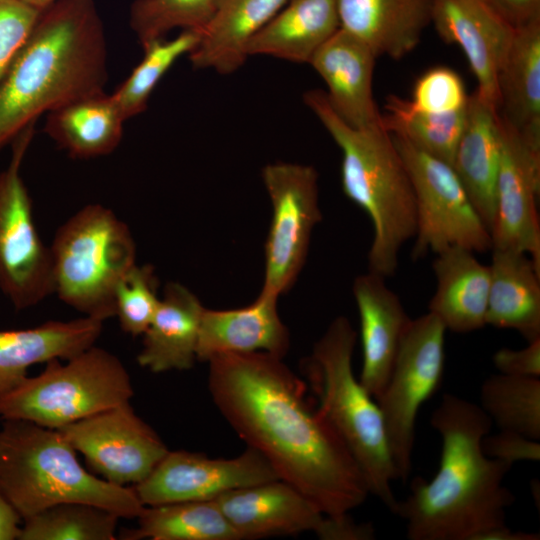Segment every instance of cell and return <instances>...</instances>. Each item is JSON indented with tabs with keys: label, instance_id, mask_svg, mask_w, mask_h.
<instances>
[{
	"label": "cell",
	"instance_id": "cell-1",
	"mask_svg": "<svg viewBox=\"0 0 540 540\" xmlns=\"http://www.w3.org/2000/svg\"><path fill=\"white\" fill-rule=\"evenodd\" d=\"M208 363L215 406L279 479L327 516H343L362 505L370 493L361 469L282 358L265 352L228 353Z\"/></svg>",
	"mask_w": 540,
	"mask_h": 540
},
{
	"label": "cell",
	"instance_id": "cell-2",
	"mask_svg": "<svg viewBox=\"0 0 540 540\" xmlns=\"http://www.w3.org/2000/svg\"><path fill=\"white\" fill-rule=\"evenodd\" d=\"M442 439L439 468L416 477L393 514L406 523L409 540H486L504 529L513 493L503 485L511 465L490 458L482 439L492 421L476 403L446 393L430 417Z\"/></svg>",
	"mask_w": 540,
	"mask_h": 540
},
{
	"label": "cell",
	"instance_id": "cell-3",
	"mask_svg": "<svg viewBox=\"0 0 540 540\" xmlns=\"http://www.w3.org/2000/svg\"><path fill=\"white\" fill-rule=\"evenodd\" d=\"M107 77L94 0H56L41 12L0 84V150L42 114L103 92Z\"/></svg>",
	"mask_w": 540,
	"mask_h": 540
},
{
	"label": "cell",
	"instance_id": "cell-4",
	"mask_svg": "<svg viewBox=\"0 0 540 540\" xmlns=\"http://www.w3.org/2000/svg\"><path fill=\"white\" fill-rule=\"evenodd\" d=\"M303 102L342 152L341 184L347 198L373 225L369 272L393 275L404 244L416 232V199L406 165L384 128H355L332 108L325 91L312 89Z\"/></svg>",
	"mask_w": 540,
	"mask_h": 540
},
{
	"label": "cell",
	"instance_id": "cell-5",
	"mask_svg": "<svg viewBox=\"0 0 540 540\" xmlns=\"http://www.w3.org/2000/svg\"><path fill=\"white\" fill-rule=\"evenodd\" d=\"M57 429L24 420L0 425V491L22 520L51 506L83 502L120 518H137L144 505L133 487L119 486L87 471Z\"/></svg>",
	"mask_w": 540,
	"mask_h": 540
},
{
	"label": "cell",
	"instance_id": "cell-6",
	"mask_svg": "<svg viewBox=\"0 0 540 540\" xmlns=\"http://www.w3.org/2000/svg\"><path fill=\"white\" fill-rule=\"evenodd\" d=\"M356 340L350 321L344 316L335 318L315 343L306 375L318 397V410L352 454L369 493L393 513L397 499L392 482L397 474L378 403L353 372Z\"/></svg>",
	"mask_w": 540,
	"mask_h": 540
},
{
	"label": "cell",
	"instance_id": "cell-7",
	"mask_svg": "<svg viewBox=\"0 0 540 540\" xmlns=\"http://www.w3.org/2000/svg\"><path fill=\"white\" fill-rule=\"evenodd\" d=\"M49 248L54 294L86 317H114L116 286L136 264L128 226L109 208L89 204L60 226Z\"/></svg>",
	"mask_w": 540,
	"mask_h": 540
},
{
	"label": "cell",
	"instance_id": "cell-8",
	"mask_svg": "<svg viewBox=\"0 0 540 540\" xmlns=\"http://www.w3.org/2000/svg\"><path fill=\"white\" fill-rule=\"evenodd\" d=\"M134 390L130 375L111 352L91 346L62 363L25 377L0 395V418L24 420L60 429L96 413L129 402Z\"/></svg>",
	"mask_w": 540,
	"mask_h": 540
},
{
	"label": "cell",
	"instance_id": "cell-9",
	"mask_svg": "<svg viewBox=\"0 0 540 540\" xmlns=\"http://www.w3.org/2000/svg\"><path fill=\"white\" fill-rule=\"evenodd\" d=\"M446 331L430 312L411 319L389 379L376 398L397 479L403 482L411 473L418 411L441 385Z\"/></svg>",
	"mask_w": 540,
	"mask_h": 540
},
{
	"label": "cell",
	"instance_id": "cell-10",
	"mask_svg": "<svg viewBox=\"0 0 540 540\" xmlns=\"http://www.w3.org/2000/svg\"><path fill=\"white\" fill-rule=\"evenodd\" d=\"M391 136L406 165L415 193L413 259L451 247L474 253L492 249L491 233L453 167L404 138Z\"/></svg>",
	"mask_w": 540,
	"mask_h": 540
},
{
	"label": "cell",
	"instance_id": "cell-11",
	"mask_svg": "<svg viewBox=\"0 0 540 540\" xmlns=\"http://www.w3.org/2000/svg\"><path fill=\"white\" fill-rule=\"evenodd\" d=\"M33 136L34 125L12 141L11 160L0 171V292L17 310L54 294L50 248L38 234L20 174Z\"/></svg>",
	"mask_w": 540,
	"mask_h": 540
},
{
	"label": "cell",
	"instance_id": "cell-12",
	"mask_svg": "<svg viewBox=\"0 0 540 540\" xmlns=\"http://www.w3.org/2000/svg\"><path fill=\"white\" fill-rule=\"evenodd\" d=\"M262 179L273 214L260 294L279 298L301 272L313 228L321 220L318 173L311 165L279 161L263 167Z\"/></svg>",
	"mask_w": 540,
	"mask_h": 540
},
{
	"label": "cell",
	"instance_id": "cell-13",
	"mask_svg": "<svg viewBox=\"0 0 540 540\" xmlns=\"http://www.w3.org/2000/svg\"><path fill=\"white\" fill-rule=\"evenodd\" d=\"M57 430L93 471L119 486L142 482L169 452L129 402Z\"/></svg>",
	"mask_w": 540,
	"mask_h": 540
},
{
	"label": "cell",
	"instance_id": "cell-14",
	"mask_svg": "<svg viewBox=\"0 0 540 540\" xmlns=\"http://www.w3.org/2000/svg\"><path fill=\"white\" fill-rule=\"evenodd\" d=\"M276 479L269 462L250 447L230 459L169 450L151 474L132 487L144 506H152L214 500L228 491Z\"/></svg>",
	"mask_w": 540,
	"mask_h": 540
},
{
	"label": "cell",
	"instance_id": "cell-15",
	"mask_svg": "<svg viewBox=\"0 0 540 540\" xmlns=\"http://www.w3.org/2000/svg\"><path fill=\"white\" fill-rule=\"evenodd\" d=\"M498 125L501 151L492 249L527 254L540 268V153L499 115Z\"/></svg>",
	"mask_w": 540,
	"mask_h": 540
},
{
	"label": "cell",
	"instance_id": "cell-16",
	"mask_svg": "<svg viewBox=\"0 0 540 540\" xmlns=\"http://www.w3.org/2000/svg\"><path fill=\"white\" fill-rule=\"evenodd\" d=\"M431 22L443 41L460 46L477 80V94L497 109L498 74L514 28L485 0H432Z\"/></svg>",
	"mask_w": 540,
	"mask_h": 540
},
{
	"label": "cell",
	"instance_id": "cell-17",
	"mask_svg": "<svg viewBox=\"0 0 540 540\" xmlns=\"http://www.w3.org/2000/svg\"><path fill=\"white\" fill-rule=\"evenodd\" d=\"M214 500L241 540L308 531L321 538L327 521L309 498L281 479L228 491Z\"/></svg>",
	"mask_w": 540,
	"mask_h": 540
},
{
	"label": "cell",
	"instance_id": "cell-18",
	"mask_svg": "<svg viewBox=\"0 0 540 540\" xmlns=\"http://www.w3.org/2000/svg\"><path fill=\"white\" fill-rule=\"evenodd\" d=\"M376 58L369 46L339 28L308 63L325 82L332 108L355 128L384 127L372 94Z\"/></svg>",
	"mask_w": 540,
	"mask_h": 540
},
{
	"label": "cell",
	"instance_id": "cell-19",
	"mask_svg": "<svg viewBox=\"0 0 540 540\" xmlns=\"http://www.w3.org/2000/svg\"><path fill=\"white\" fill-rule=\"evenodd\" d=\"M352 291L359 313L363 355L359 381L376 399L389 379L411 318L398 295L378 274L368 271L359 275Z\"/></svg>",
	"mask_w": 540,
	"mask_h": 540
},
{
	"label": "cell",
	"instance_id": "cell-20",
	"mask_svg": "<svg viewBox=\"0 0 540 540\" xmlns=\"http://www.w3.org/2000/svg\"><path fill=\"white\" fill-rule=\"evenodd\" d=\"M278 297L259 294L250 305L229 310L204 308L196 358L208 362L228 353L265 352L283 358L290 337L279 317Z\"/></svg>",
	"mask_w": 540,
	"mask_h": 540
},
{
	"label": "cell",
	"instance_id": "cell-21",
	"mask_svg": "<svg viewBox=\"0 0 540 540\" xmlns=\"http://www.w3.org/2000/svg\"><path fill=\"white\" fill-rule=\"evenodd\" d=\"M432 0H336L340 28L378 56L400 59L431 22Z\"/></svg>",
	"mask_w": 540,
	"mask_h": 540
},
{
	"label": "cell",
	"instance_id": "cell-22",
	"mask_svg": "<svg viewBox=\"0 0 540 540\" xmlns=\"http://www.w3.org/2000/svg\"><path fill=\"white\" fill-rule=\"evenodd\" d=\"M102 327L103 321L84 316L26 329L0 330V395L27 377L32 365L52 359L68 360L93 346Z\"/></svg>",
	"mask_w": 540,
	"mask_h": 540
},
{
	"label": "cell",
	"instance_id": "cell-23",
	"mask_svg": "<svg viewBox=\"0 0 540 540\" xmlns=\"http://www.w3.org/2000/svg\"><path fill=\"white\" fill-rule=\"evenodd\" d=\"M497 85L498 115L540 153V19L514 29Z\"/></svg>",
	"mask_w": 540,
	"mask_h": 540
},
{
	"label": "cell",
	"instance_id": "cell-24",
	"mask_svg": "<svg viewBox=\"0 0 540 540\" xmlns=\"http://www.w3.org/2000/svg\"><path fill=\"white\" fill-rule=\"evenodd\" d=\"M500 151L497 109L475 91L468 97L465 125L452 167L490 233Z\"/></svg>",
	"mask_w": 540,
	"mask_h": 540
},
{
	"label": "cell",
	"instance_id": "cell-25",
	"mask_svg": "<svg viewBox=\"0 0 540 540\" xmlns=\"http://www.w3.org/2000/svg\"><path fill=\"white\" fill-rule=\"evenodd\" d=\"M432 268L436 291L429 311L456 333H469L486 326L490 287L489 265L473 251L451 247L436 254Z\"/></svg>",
	"mask_w": 540,
	"mask_h": 540
},
{
	"label": "cell",
	"instance_id": "cell-26",
	"mask_svg": "<svg viewBox=\"0 0 540 540\" xmlns=\"http://www.w3.org/2000/svg\"><path fill=\"white\" fill-rule=\"evenodd\" d=\"M155 315L143 333L137 355L140 366L153 373L188 370L194 365L201 316L199 299L185 286L170 282Z\"/></svg>",
	"mask_w": 540,
	"mask_h": 540
},
{
	"label": "cell",
	"instance_id": "cell-27",
	"mask_svg": "<svg viewBox=\"0 0 540 540\" xmlns=\"http://www.w3.org/2000/svg\"><path fill=\"white\" fill-rule=\"evenodd\" d=\"M288 0H219L196 47L188 54L195 69L228 75L249 57L250 40Z\"/></svg>",
	"mask_w": 540,
	"mask_h": 540
},
{
	"label": "cell",
	"instance_id": "cell-28",
	"mask_svg": "<svg viewBox=\"0 0 540 540\" xmlns=\"http://www.w3.org/2000/svg\"><path fill=\"white\" fill-rule=\"evenodd\" d=\"M486 325L540 338V268L524 253L492 249Z\"/></svg>",
	"mask_w": 540,
	"mask_h": 540
},
{
	"label": "cell",
	"instance_id": "cell-29",
	"mask_svg": "<svg viewBox=\"0 0 540 540\" xmlns=\"http://www.w3.org/2000/svg\"><path fill=\"white\" fill-rule=\"evenodd\" d=\"M339 28L336 0H288L250 40L247 53L309 63Z\"/></svg>",
	"mask_w": 540,
	"mask_h": 540
},
{
	"label": "cell",
	"instance_id": "cell-30",
	"mask_svg": "<svg viewBox=\"0 0 540 540\" xmlns=\"http://www.w3.org/2000/svg\"><path fill=\"white\" fill-rule=\"evenodd\" d=\"M125 121L112 95L103 91L47 113L44 131L71 157L88 159L118 147Z\"/></svg>",
	"mask_w": 540,
	"mask_h": 540
},
{
	"label": "cell",
	"instance_id": "cell-31",
	"mask_svg": "<svg viewBox=\"0 0 540 540\" xmlns=\"http://www.w3.org/2000/svg\"><path fill=\"white\" fill-rule=\"evenodd\" d=\"M124 540H241L215 500L144 506Z\"/></svg>",
	"mask_w": 540,
	"mask_h": 540
},
{
	"label": "cell",
	"instance_id": "cell-32",
	"mask_svg": "<svg viewBox=\"0 0 540 540\" xmlns=\"http://www.w3.org/2000/svg\"><path fill=\"white\" fill-rule=\"evenodd\" d=\"M384 128L420 150L452 166L463 133L466 108L435 114L415 109L409 100L396 95L386 99Z\"/></svg>",
	"mask_w": 540,
	"mask_h": 540
},
{
	"label": "cell",
	"instance_id": "cell-33",
	"mask_svg": "<svg viewBox=\"0 0 540 540\" xmlns=\"http://www.w3.org/2000/svg\"><path fill=\"white\" fill-rule=\"evenodd\" d=\"M540 377L491 375L480 388L479 406L500 430L540 440Z\"/></svg>",
	"mask_w": 540,
	"mask_h": 540
},
{
	"label": "cell",
	"instance_id": "cell-34",
	"mask_svg": "<svg viewBox=\"0 0 540 540\" xmlns=\"http://www.w3.org/2000/svg\"><path fill=\"white\" fill-rule=\"evenodd\" d=\"M119 519L100 506L60 503L24 519L18 540H115Z\"/></svg>",
	"mask_w": 540,
	"mask_h": 540
},
{
	"label": "cell",
	"instance_id": "cell-35",
	"mask_svg": "<svg viewBox=\"0 0 540 540\" xmlns=\"http://www.w3.org/2000/svg\"><path fill=\"white\" fill-rule=\"evenodd\" d=\"M201 31L182 30L176 37L143 45L144 55L125 81L111 94L125 120L142 113L166 72L198 44Z\"/></svg>",
	"mask_w": 540,
	"mask_h": 540
},
{
	"label": "cell",
	"instance_id": "cell-36",
	"mask_svg": "<svg viewBox=\"0 0 540 540\" xmlns=\"http://www.w3.org/2000/svg\"><path fill=\"white\" fill-rule=\"evenodd\" d=\"M219 0H134L129 23L141 45L162 39L171 30L202 31Z\"/></svg>",
	"mask_w": 540,
	"mask_h": 540
},
{
	"label": "cell",
	"instance_id": "cell-37",
	"mask_svg": "<svg viewBox=\"0 0 540 540\" xmlns=\"http://www.w3.org/2000/svg\"><path fill=\"white\" fill-rule=\"evenodd\" d=\"M157 286L154 269L148 264H135L120 279L114 293V304L115 316L124 332L139 336L146 331L160 301Z\"/></svg>",
	"mask_w": 540,
	"mask_h": 540
},
{
	"label": "cell",
	"instance_id": "cell-38",
	"mask_svg": "<svg viewBox=\"0 0 540 540\" xmlns=\"http://www.w3.org/2000/svg\"><path fill=\"white\" fill-rule=\"evenodd\" d=\"M468 97L460 75L451 68L438 66L416 80L409 101L417 110L444 114L464 110Z\"/></svg>",
	"mask_w": 540,
	"mask_h": 540
},
{
	"label": "cell",
	"instance_id": "cell-39",
	"mask_svg": "<svg viewBox=\"0 0 540 540\" xmlns=\"http://www.w3.org/2000/svg\"><path fill=\"white\" fill-rule=\"evenodd\" d=\"M40 14L19 0H0V84Z\"/></svg>",
	"mask_w": 540,
	"mask_h": 540
},
{
	"label": "cell",
	"instance_id": "cell-40",
	"mask_svg": "<svg viewBox=\"0 0 540 540\" xmlns=\"http://www.w3.org/2000/svg\"><path fill=\"white\" fill-rule=\"evenodd\" d=\"M482 450L486 456L513 465L517 461L540 460V443L522 434L500 430L497 434L483 437Z\"/></svg>",
	"mask_w": 540,
	"mask_h": 540
},
{
	"label": "cell",
	"instance_id": "cell-41",
	"mask_svg": "<svg viewBox=\"0 0 540 540\" xmlns=\"http://www.w3.org/2000/svg\"><path fill=\"white\" fill-rule=\"evenodd\" d=\"M521 349L501 348L492 357L499 373L513 376L540 377V338Z\"/></svg>",
	"mask_w": 540,
	"mask_h": 540
},
{
	"label": "cell",
	"instance_id": "cell-42",
	"mask_svg": "<svg viewBox=\"0 0 540 540\" xmlns=\"http://www.w3.org/2000/svg\"><path fill=\"white\" fill-rule=\"evenodd\" d=\"M511 27L540 19V0H485Z\"/></svg>",
	"mask_w": 540,
	"mask_h": 540
},
{
	"label": "cell",
	"instance_id": "cell-43",
	"mask_svg": "<svg viewBox=\"0 0 540 540\" xmlns=\"http://www.w3.org/2000/svg\"><path fill=\"white\" fill-rule=\"evenodd\" d=\"M22 518L0 491V540L18 539Z\"/></svg>",
	"mask_w": 540,
	"mask_h": 540
},
{
	"label": "cell",
	"instance_id": "cell-44",
	"mask_svg": "<svg viewBox=\"0 0 540 540\" xmlns=\"http://www.w3.org/2000/svg\"><path fill=\"white\" fill-rule=\"evenodd\" d=\"M24 4L34 8L39 12H43L49 8L56 0H19Z\"/></svg>",
	"mask_w": 540,
	"mask_h": 540
}]
</instances>
